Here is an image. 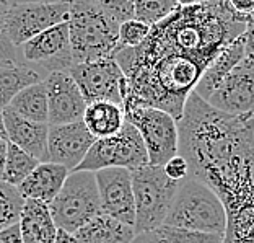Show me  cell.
Wrapping results in <instances>:
<instances>
[{"label":"cell","mask_w":254,"mask_h":243,"mask_svg":"<svg viewBox=\"0 0 254 243\" xmlns=\"http://www.w3.org/2000/svg\"><path fill=\"white\" fill-rule=\"evenodd\" d=\"M250 20L236 13L228 0L178 5L150 26L142 44L123 48L114 56L126 77L123 105L158 108L178 121L205 69L246 31Z\"/></svg>","instance_id":"cell-1"},{"label":"cell","mask_w":254,"mask_h":243,"mask_svg":"<svg viewBox=\"0 0 254 243\" xmlns=\"http://www.w3.org/2000/svg\"><path fill=\"white\" fill-rule=\"evenodd\" d=\"M178 136L188 176L213 193L254 181V116L222 113L192 91L178 119Z\"/></svg>","instance_id":"cell-2"},{"label":"cell","mask_w":254,"mask_h":243,"mask_svg":"<svg viewBox=\"0 0 254 243\" xmlns=\"http://www.w3.org/2000/svg\"><path fill=\"white\" fill-rule=\"evenodd\" d=\"M68 39L73 64L114 57L119 51V21L86 0H72Z\"/></svg>","instance_id":"cell-3"},{"label":"cell","mask_w":254,"mask_h":243,"mask_svg":"<svg viewBox=\"0 0 254 243\" xmlns=\"http://www.w3.org/2000/svg\"><path fill=\"white\" fill-rule=\"evenodd\" d=\"M163 225L205 234H225L227 214L213 191L195 178L180 183Z\"/></svg>","instance_id":"cell-4"},{"label":"cell","mask_w":254,"mask_h":243,"mask_svg":"<svg viewBox=\"0 0 254 243\" xmlns=\"http://www.w3.org/2000/svg\"><path fill=\"white\" fill-rule=\"evenodd\" d=\"M130 173L135 201V234L157 230L163 225L181 181L166 176L163 166L158 165H145Z\"/></svg>","instance_id":"cell-5"},{"label":"cell","mask_w":254,"mask_h":243,"mask_svg":"<svg viewBox=\"0 0 254 243\" xmlns=\"http://www.w3.org/2000/svg\"><path fill=\"white\" fill-rule=\"evenodd\" d=\"M49 211L56 227L70 234L101 214L95 173L82 170L68 173L59 194L49 204Z\"/></svg>","instance_id":"cell-6"},{"label":"cell","mask_w":254,"mask_h":243,"mask_svg":"<svg viewBox=\"0 0 254 243\" xmlns=\"http://www.w3.org/2000/svg\"><path fill=\"white\" fill-rule=\"evenodd\" d=\"M145 165H148V155L142 137L135 127L126 121L114 136L96 139L75 170L95 173L103 168H127L132 171Z\"/></svg>","instance_id":"cell-7"},{"label":"cell","mask_w":254,"mask_h":243,"mask_svg":"<svg viewBox=\"0 0 254 243\" xmlns=\"http://www.w3.org/2000/svg\"><path fill=\"white\" fill-rule=\"evenodd\" d=\"M124 116L140 134L148 155V165L163 166L178 155V121L163 109L123 105Z\"/></svg>","instance_id":"cell-8"},{"label":"cell","mask_w":254,"mask_h":243,"mask_svg":"<svg viewBox=\"0 0 254 243\" xmlns=\"http://www.w3.org/2000/svg\"><path fill=\"white\" fill-rule=\"evenodd\" d=\"M70 2H25L10 5L7 33L11 44L20 49L39 33L68 20Z\"/></svg>","instance_id":"cell-9"},{"label":"cell","mask_w":254,"mask_h":243,"mask_svg":"<svg viewBox=\"0 0 254 243\" xmlns=\"http://www.w3.org/2000/svg\"><path fill=\"white\" fill-rule=\"evenodd\" d=\"M68 74L82 91L86 105L93 101H113L123 106L121 88L126 77L114 57L73 64Z\"/></svg>","instance_id":"cell-10"},{"label":"cell","mask_w":254,"mask_h":243,"mask_svg":"<svg viewBox=\"0 0 254 243\" xmlns=\"http://www.w3.org/2000/svg\"><path fill=\"white\" fill-rule=\"evenodd\" d=\"M95 180L100 194L101 214L134 227L135 201L130 170L103 168L95 171Z\"/></svg>","instance_id":"cell-11"},{"label":"cell","mask_w":254,"mask_h":243,"mask_svg":"<svg viewBox=\"0 0 254 243\" xmlns=\"http://www.w3.org/2000/svg\"><path fill=\"white\" fill-rule=\"evenodd\" d=\"M207 103L227 114L254 116V62L245 57L222 80Z\"/></svg>","instance_id":"cell-12"},{"label":"cell","mask_w":254,"mask_h":243,"mask_svg":"<svg viewBox=\"0 0 254 243\" xmlns=\"http://www.w3.org/2000/svg\"><path fill=\"white\" fill-rule=\"evenodd\" d=\"M20 51L23 59L30 64H38L46 71V75L68 72V69L73 66L67 21L39 33L23 44Z\"/></svg>","instance_id":"cell-13"},{"label":"cell","mask_w":254,"mask_h":243,"mask_svg":"<svg viewBox=\"0 0 254 243\" xmlns=\"http://www.w3.org/2000/svg\"><path fill=\"white\" fill-rule=\"evenodd\" d=\"M48 93V124L59 126L82 121L86 101L68 72H53L44 77Z\"/></svg>","instance_id":"cell-14"},{"label":"cell","mask_w":254,"mask_h":243,"mask_svg":"<svg viewBox=\"0 0 254 243\" xmlns=\"http://www.w3.org/2000/svg\"><path fill=\"white\" fill-rule=\"evenodd\" d=\"M95 141L96 139L90 134L83 121L49 126L48 162L62 165L68 171H73L82 163Z\"/></svg>","instance_id":"cell-15"},{"label":"cell","mask_w":254,"mask_h":243,"mask_svg":"<svg viewBox=\"0 0 254 243\" xmlns=\"http://www.w3.org/2000/svg\"><path fill=\"white\" fill-rule=\"evenodd\" d=\"M3 124L8 142L15 144L39 162H48V123H34L5 108Z\"/></svg>","instance_id":"cell-16"},{"label":"cell","mask_w":254,"mask_h":243,"mask_svg":"<svg viewBox=\"0 0 254 243\" xmlns=\"http://www.w3.org/2000/svg\"><path fill=\"white\" fill-rule=\"evenodd\" d=\"M68 173L70 171L62 165L51 163V162H41L16 186V189H18L23 199L41 201L49 206L56 196L59 194Z\"/></svg>","instance_id":"cell-17"},{"label":"cell","mask_w":254,"mask_h":243,"mask_svg":"<svg viewBox=\"0 0 254 243\" xmlns=\"http://www.w3.org/2000/svg\"><path fill=\"white\" fill-rule=\"evenodd\" d=\"M18 227L23 243H54L57 227L49 206L41 201L25 199L20 212Z\"/></svg>","instance_id":"cell-18"},{"label":"cell","mask_w":254,"mask_h":243,"mask_svg":"<svg viewBox=\"0 0 254 243\" xmlns=\"http://www.w3.org/2000/svg\"><path fill=\"white\" fill-rule=\"evenodd\" d=\"M245 59V38L243 34L233 39L227 48L222 49L215 59L210 62V66L202 74L200 80L194 88V93H197L202 100H209V96L215 91V88L222 83V80Z\"/></svg>","instance_id":"cell-19"},{"label":"cell","mask_w":254,"mask_h":243,"mask_svg":"<svg viewBox=\"0 0 254 243\" xmlns=\"http://www.w3.org/2000/svg\"><path fill=\"white\" fill-rule=\"evenodd\" d=\"M134 235V227L105 214H98L73 234L77 243H130Z\"/></svg>","instance_id":"cell-20"},{"label":"cell","mask_w":254,"mask_h":243,"mask_svg":"<svg viewBox=\"0 0 254 243\" xmlns=\"http://www.w3.org/2000/svg\"><path fill=\"white\" fill-rule=\"evenodd\" d=\"M83 124L95 139H105L114 136L126 123L124 109L113 101L88 103L83 113Z\"/></svg>","instance_id":"cell-21"},{"label":"cell","mask_w":254,"mask_h":243,"mask_svg":"<svg viewBox=\"0 0 254 243\" xmlns=\"http://www.w3.org/2000/svg\"><path fill=\"white\" fill-rule=\"evenodd\" d=\"M41 80V74L25 64H0V109L7 108L21 90Z\"/></svg>","instance_id":"cell-22"},{"label":"cell","mask_w":254,"mask_h":243,"mask_svg":"<svg viewBox=\"0 0 254 243\" xmlns=\"http://www.w3.org/2000/svg\"><path fill=\"white\" fill-rule=\"evenodd\" d=\"M7 108L34 123H48V93L44 80L21 90Z\"/></svg>","instance_id":"cell-23"},{"label":"cell","mask_w":254,"mask_h":243,"mask_svg":"<svg viewBox=\"0 0 254 243\" xmlns=\"http://www.w3.org/2000/svg\"><path fill=\"white\" fill-rule=\"evenodd\" d=\"M41 163L38 159H34L25 150L16 147L15 144L8 142L7 146V157H5V166H3V183L11 184V186H18V184L30 175V173Z\"/></svg>","instance_id":"cell-24"},{"label":"cell","mask_w":254,"mask_h":243,"mask_svg":"<svg viewBox=\"0 0 254 243\" xmlns=\"http://www.w3.org/2000/svg\"><path fill=\"white\" fill-rule=\"evenodd\" d=\"M23 202L25 199L21 198L18 189L0 181V230L18 224Z\"/></svg>","instance_id":"cell-25"},{"label":"cell","mask_w":254,"mask_h":243,"mask_svg":"<svg viewBox=\"0 0 254 243\" xmlns=\"http://www.w3.org/2000/svg\"><path fill=\"white\" fill-rule=\"evenodd\" d=\"M176 8V0H134V18L152 26Z\"/></svg>","instance_id":"cell-26"},{"label":"cell","mask_w":254,"mask_h":243,"mask_svg":"<svg viewBox=\"0 0 254 243\" xmlns=\"http://www.w3.org/2000/svg\"><path fill=\"white\" fill-rule=\"evenodd\" d=\"M157 232L165 243H222L223 240V235L220 234L194 232V230L170 227V225H160Z\"/></svg>","instance_id":"cell-27"},{"label":"cell","mask_w":254,"mask_h":243,"mask_svg":"<svg viewBox=\"0 0 254 243\" xmlns=\"http://www.w3.org/2000/svg\"><path fill=\"white\" fill-rule=\"evenodd\" d=\"M150 31V25L137 18L126 20L119 23V49L123 48H135L142 44Z\"/></svg>","instance_id":"cell-28"},{"label":"cell","mask_w":254,"mask_h":243,"mask_svg":"<svg viewBox=\"0 0 254 243\" xmlns=\"http://www.w3.org/2000/svg\"><path fill=\"white\" fill-rule=\"evenodd\" d=\"M8 8L7 0H0V64H18V49L11 44L7 33Z\"/></svg>","instance_id":"cell-29"},{"label":"cell","mask_w":254,"mask_h":243,"mask_svg":"<svg viewBox=\"0 0 254 243\" xmlns=\"http://www.w3.org/2000/svg\"><path fill=\"white\" fill-rule=\"evenodd\" d=\"M86 2L106 11L119 23L134 18V0H86Z\"/></svg>","instance_id":"cell-30"},{"label":"cell","mask_w":254,"mask_h":243,"mask_svg":"<svg viewBox=\"0 0 254 243\" xmlns=\"http://www.w3.org/2000/svg\"><path fill=\"white\" fill-rule=\"evenodd\" d=\"M163 170L166 176H170L175 181H183L184 178H188V162L184 160L181 155H175L163 165Z\"/></svg>","instance_id":"cell-31"},{"label":"cell","mask_w":254,"mask_h":243,"mask_svg":"<svg viewBox=\"0 0 254 243\" xmlns=\"http://www.w3.org/2000/svg\"><path fill=\"white\" fill-rule=\"evenodd\" d=\"M243 38H245V57L250 59L251 62H254V21L253 18L248 21Z\"/></svg>","instance_id":"cell-32"},{"label":"cell","mask_w":254,"mask_h":243,"mask_svg":"<svg viewBox=\"0 0 254 243\" xmlns=\"http://www.w3.org/2000/svg\"><path fill=\"white\" fill-rule=\"evenodd\" d=\"M0 243H23L18 224H13L7 229L0 230Z\"/></svg>","instance_id":"cell-33"},{"label":"cell","mask_w":254,"mask_h":243,"mask_svg":"<svg viewBox=\"0 0 254 243\" xmlns=\"http://www.w3.org/2000/svg\"><path fill=\"white\" fill-rule=\"evenodd\" d=\"M228 3L236 13L248 16V18L254 15V0H228Z\"/></svg>","instance_id":"cell-34"},{"label":"cell","mask_w":254,"mask_h":243,"mask_svg":"<svg viewBox=\"0 0 254 243\" xmlns=\"http://www.w3.org/2000/svg\"><path fill=\"white\" fill-rule=\"evenodd\" d=\"M130 243H165L157 230H148V232L135 234Z\"/></svg>","instance_id":"cell-35"},{"label":"cell","mask_w":254,"mask_h":243,"mask_svg":"<svg viewBox=\"0 0 254 243\" xmlns=\"http://www.w3.org/2000/svg\"><path fill=\"white\" fill-rule=\"evenodd\" d=\"M54 243H77V240H75L73 234L65 232V230H62V229H57Z\"/></svg>","instance_id":"cell-36"},{"label":"cell","mask_w":254,"mask_h":243,"mask_svg":"<svg viewBox=\"0 0 254 243\" xmlns=\"http://www.w3.org/2000/svg\"><path fill=\"white\" fill-rule=\"evenodd\" d=\"M7 146H8V141L0 139V180H2V175H3L5 157H7Z\"/></svg>","instance_id":"cell-37"},{"label":"cell","mask_w":254,"mask_h":243,"mask_svg":"<svg viewBox=\"0 0 254 243\" xmlns=\"http://www.w3.org/2000/svg\"><path fill=\"white\" fill-rule=\"evenodd\" d=\"M10 5L25 3V2H72V0H7Z\"/></svg>","instance_id":"cell-38"},{"label":"cell","mask_w":254,"mask_h":243,"mask_svg":"<svg viewBox=\"0 0 254 243\" xmlns=\"http://www.w3.org/2000/svg\"><path fill=\"white\" fill-rule=\"evenodd\" d=\"M180 7H194V5H200L205 0H176Z\"/></svg>","instance_id":"cell-39"},{"label":"cell","mask_w":254,"mask_h":243,"mask_svg":"<svg viewBox=\"0 0 254 243\" xmlns=\"http://www.w3.org/2000/svg\"><path fill=\"white\" fill-rule=\"evenodd\" d=\"M0 139L7 141V132H5V124H3V109H0Z\"/></svg>","instance_id":"cell-40"},{"label":"cell","mask_w":254,"mask_h":243,"mask_svg":"<svg viewBox=\"0 0 254 243\" xmlns=\"http://www.w3.org/2000/svg\"><path fill=\"white\" fill-rule=\"evenodd\" d=\"M251 18H253V21H254V15H253V16H251Z\"/></svg>","instance_id":"cell-41"}]
</instances>
